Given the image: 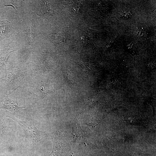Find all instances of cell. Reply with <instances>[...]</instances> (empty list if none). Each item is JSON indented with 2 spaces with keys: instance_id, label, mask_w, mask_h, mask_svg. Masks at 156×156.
<instances>
[{
  "instance_id": "3",
  "label": "cell",
  "mask_w": 156,
  "mask_h": 156,
  "mask_svg": "<svg viewBox=\"0 0 156 156\" xmlns=\"http://www.w3.org/2000/svg\"><path fill=\"white\" fill-rule=\"evenodd\" d=\"M12 32L11 23L7 20H0V40L8 37Z\"/></svg>"
},
{
  "instance_id": "5",
  "label": "cell",
  "mask_w": 156,
  "mask_h": 156,
  "mask_svg": "<svg viewBox=\"0 0 156 156\" xmlns=\"http://www.w3.org/2000/svg\"><path fill=\"white\" fill-rule=\"evenodd\" d=\"M13 51H3L0 53V74L2 67L5 62L10 54Z\"/></svg>"
},
{
  "instance_id": "4",
  "label": "cell",
  "mask_w": 156,
  "mask_h": 156,
  "mask_svg": "<svg viewBox=\"0 0 156 156\" xmlns=\"http://www.w3.org/2000/svg\"><path fill=\"white\" fill-rule=\"evenodd\" d=\"M64 79L67 83L72 86L75 84V81L71 72L67 69H65L62 71Z\"/></svg>"
},
{
  "instance_id": "1",
  "label": "cell",
  "mask_w": 156,
  "mask_h": 156,
  "mask_svg": "<svg viewBox=\"0 0 156 156\" xmlns=\"http://www.w3.org/2000/svg\"><path fill=\"white\" fill-rule=\"evenodd\" d=\"M11 117L17 122L23 129L31 145L36 144L47 135L45 132L38 130L34 124H30L18 120L13 116Z\"/></svg>"
},
{
  "instance_id": "2",
  "label": "cell",
  "mask_w": 156,
  "mask_h": 156,
  "mask_svg": "<svg viewBox=\"0 0 156 156\" xmlns=\"http://www.w3.org/2000/svg\"><path fill=\"white\" fill-rule=\"evenodd\" d=\"M0 108L6 109L13 113H18L23 115L26 117L27 116L26 106H18L15 101L9 98L8 96L5 97L3 103L0 105Z\"/></svg>"
}]
</instances>
